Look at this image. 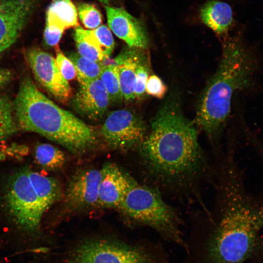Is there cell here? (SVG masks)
Here are the masks:
<instances>
[{
    "instance_id": "6da1fadb",
    "label": "cell",
    "mask_w": 263,
    "mask_h": 263,
    "mask_svg": "<svg viewBox=\"0 0 263 263\" xmlns=\"http://www.w3.org/2000/svg\"><path fill=\"white\" fill-rule=\"evenodd\" d=\"M198 129L170 96L150 122V130L139 146L153 181L162 194L198 198L200 185L210 171L200 145Z\"/></svg>"
},
{
    "instance_id": "7a4b0ae2",
    "label": "cell",
    "mask_w": 263,
    "mask_h": 263,
    "mask_svg": "<svg viewBox=\"0 0 263 263\" xmlns=\"http://www.w3.org/2000/svg\"><path fill=\"white\" fill-rule=\"evenodd\" d=\"M186 240L182 263H261L263 260V207L244 195L226 192Z\"/></svg>"
},
{
    "instance_id": "3957f363",
    "label": "cell",
    "mask_w": 263,
    "mask_h": 263,
    "mask_svg": "<svg viewBox=\"0 0 263 263\" xmlns=\"http://www.w3.org/2000/svg\"><path fill=\"white\" fill-rule=\"evenodd\" d=\"M256 68L255 55L242 41L234 38L225 42L218 69L199 99L193 121L216 152L220 150L232 96L251 84Z\"/></svg>"
},
{
    "instance_id": "277c9868",
    "label": "cell",
    "mask_w": 263,
    "mask_h": 263,
    "mask_svg": "<svg viewBox=\"0 0 263 263\" xmlns=\"http://www.w3.org/2000/svg\"><path fill=\"white\" fill-rule=\"evenodd\" d=\"M18 129L38 133L75 154H82L97 142L94 129L43 94L24 77L13 103Z\"/></svg>"
},
{
    "instance_id": "5b68a950",
    "label": "cell",
    "mask_w": 263,
    "mask_h": 263,
    "mask_svg": "<svg viewBox=\"0 0 263 263\" xmlns=\"http://www.w3.org/2000/svg\"><path fill=\"white\" fill-rule=\"evenodd\" d=\"M62 195L56 179L24 167L9 176L2 201L12 219L23 229L33 232L39 229L44 213Z\"/></svg>"
},
{
    "instance_id": "8992f818",
    "label": "cell",
    "mask_w": 263,
    "mask_h": 263,
    "mask_svg": "<svg viewBox=\"0 0 263 263\" xmlns=\"http://www.w3.org/2000/svg\"><path fill=\"white\" fill-rule=\"evenodd\" d=\"M64 263H169L164 252L133 245L113 237L85 238L75 245L64 258Z\"/></svg>"
},
{
    "instance_id": "52a82bcc",
    "label": "cell",
    "mask_w": 263,
    "mask_h": 263,
    "mask_svg": "<svg viewBox=\"0 0 263 263\" xmlns=\"http://www.w3.org/2000/svg\"><path fill=\"white\" fill-rule=\"evenodd\" d=\"M101 133L110 147L126 150L141 144L147 134V128L139 115L129 110L121 109L109 114Z\"/></svg>"
},
{
    "instance_id": "ba28073f",
    "label": "cell",
    "mask_w": 263,
    "mask_h": 263,
    "mask_svg": "<svg viewBox=\"0 0 263 263\" xmlns=\"http://www.w3.org/2000/svg\"><path fill=\"white\" fill-rule=\"evenodd\" d=\"M25 57L36 79L48 92L62 103L70 99L72 89L68 80L62 75L53 56L33 47L26 50Z\"/></svg>"
},
{
    "instance_id": "9c48e42d",
    "label": "cell",
    "mask_w": 263,
    "mask_h": 263,
    "mask_svg": "<svg viewBox=\"0 0 263 263\" xmlns=\"http://www.w3.org/2000/svg\"><path fill=\"white\" fill-rule=\"evenodd\" d=\"M35 5L36 0H0V54L16 41Z\"/></svg>"
},
{
    "instance_id": "30bf717a",
    "label": "cell",
    "mask_w": 263,
    "mask_h": 263,
    "mask_svg": "<svg viewBox=\"0 0 263 263\" xmlns=\"http://www.w3.org/2000/svg\"><path fill=\"white\" fill-rule=\"evenodd\" d=\"M100 170L98 206L119 209L126 194L135 181L113 163H106Z\"/></svg>"
},
{
    "instance_id": "8fae6325",
    "label": "cell",
    "mask_w": 263,
    "mask_h": 263,
    "mask_svg": "<svg viewBox=\"0 0 263 263\" xmlns=\"http://www.w3.org/2000/svg\"><path fill=\"white\" fill-rule=\"evenodd\" d=\"M100 170L87 169L77 171L71 177L65 192V201L74 208L98 206V188Z\"/></svg>"
},
{
    "instance_id": "7c38bea8",
    "label": "cell",
    "mask_w": 263,
    "mask_h": 263,
    "mask_svg": "<svg viewBox=\"0 0 263 263\" xmlns=\"http://www.w3.org/2000/svg\"><path fill=\"white\" fill-rule=\"evenodd\" d=\"M110 102L106 88L100 78H98L80 84L71 103L74 108L82 116L93 120H98L108 110Z\"/></svg>"
},
{
    "instance_id": "4fadbf2b",
    "label": "cell",
    "mask_w": 263,
    "mask_h": 263,
    "mask_svg": "<svg viewBox=\"0 0 263 263\" xmlns=\"http://www.w3.org/2000/svg\"><path fill=\"white\" fill-rule=\"evenodd\" d=\"M111 30L130 47L141 49L148 47V38L143 24L121 8L105 7Z\"/></svg>"
},
{
    "instance_id": "5bb4252c",
    "label": "cell",
    "mask_w": 263,
    "mask_h": 263,
    "mask_svg": "<svg viewBox=\"0 0 263 263\" xmlns=\"http://www.w3.org/2000/svg\"><path fill=\"white\" fill-rule=\"evenodd\" d=\"M141 50L129 47L114 60V64L118 67L122 97L128 101L135 98L134 86L137 69L140 63L147 57Z\"/></svg>"
},
{
    "instance_id": "9a60e30c",
    "label": "cell",
    "mask_w": 263,
    "mask_h": 263,
    "mask_svg": "<svg viewBox=\"0 0 263 263\" xmlns=\"http://www.w3.org/2000/svg\"><path fill=\"white\" fill-rule=\"evenodd\" d=\"M200 17L204 23L218 34L225 33L233 20L230 5L215 0L208 1L202 6Z\"/></svg>"
},
{
    "instance_id": "2e32d148",
    "label": "cell",
    "mask_w": 263,
    "mask_h": 263,
    "mask_svg": "<svg viewBox=\"0 0 263 263\" xmlns=\"http://www.w3.org/2000/svg\"><path fill=\"white\" fill-rule=\"evenodd\" d=\"M77 12L71 0H53L46 13V26L62 31L77 26Z\"/></svg>"
},
{
    "instance_id": "e0dca14e",
    "label": "cell",
    "mask_w": 263,
    "mask_h": 263,
    "mask_svg": "<svg viewBox=\"0 0 263 263\" xmlns=\"http://www.w3.org/2000/svg\"><path fill=\"white\" fill-rule=\"evenodd\" d=\"M78 28L84 40L99 53L103 60L110 56L114 49V41L107 26L101 25L94 30H84L79 26Z\"/></svg>"
},
{
    "instance_id": "ac0fdd59",
    "label": "cell",
    "mask_w": 263,
    "mask_h": 263,
    "mask_svg": "<svg viewBox=\"0 0 263 263\" xmlns=\"http://www.w3.org/2000/svg\"><path fill=\"white\" fill-rule=\"evenodd\" d=\"M34 156L37 163L49 170L61 169L66 162V157L63 151L48 143L38 144L35 149Z\"/></svg>"
},
{
    "instance_id": "d6986e66",
    "label": "cell",
    "mask_w": 263,
    "mask_h": 263,
    "mask_svg": "<svg viewBox=\"0 0 263 263\" xmlns=\"http://www.w3.org/2000/svg\"><path fill=\"white\" fill-rule=\"evenodd\" d=\"M68 58L75 67L76 76L79 84L99 78L104 66L101 62L93 61L78 53H70Z\"/></svg>"
},
{
    "instance_id": "ffe728a7",
    "label": "cell",
    "mask_w": 263,
    "mask_h": 263,
    "mask_svg": "<svg viewBox=\"0 0 263 263\" xmlns=\"http://www.w3.org/2000/svg\"><path fill=\"white\" fill-rule=\"evenodd\" d=\"M18 130L15 120L13 103L0 92V142L11 136Z\"/></svg>"
},
{
    "instance_id": "44dd1931",
    "label": "cell",
    "mask_w": 263,
    "mask_h": 263,
    "mask_svg": "<svg viewBox=\"0 0 263 263\" xmlns=\"http://www.w3.org/2000/svg\"><path fill=\"white\" fill-rule=\"evenodd\" d=\"M99 78L106 88L110 101L116 102L123 98L117 65L104 66Z\"/></svg>"
},
{
    "instance_id": "7402d4cb",
    "label": "cell",
    "mask_w": 263,
    "mask_h": 263,
    "mask_svg": "<svg viewBox=\"0 0 263 263\" xmlns=\"http://www.w3.org/2000/svg\"><path fill=\"white\" fill-rule=\"evenodd\" d=\"M79 17L84 26L94 30L100 26L102 16L99 10L94 6L86 3H80L77 5Z\"/></svg>"
},
{
    "instance_id": "603a6c76",
    "label": "cell",
    "mask_w": 263,
    "mask_h": 263,
    "mask_svg": "<svg viewBox=\"0 0 263 263\" xmlns=\"http://www.w3.org/2000/svg\"><path fill=\"white\" fill-rule=\"evenodd\" d=\"M74 38L79 55L96 62H101L103 60L99 53L84 40L80 32L78 26L75 29Z\"/></svg>"
},
{
    "instance_id": "cb8c5ba5",
    "label": "cell",
    "mask_w": 263,
    "mask_h": 263,
    "mask_svg": "<svg viewBox=\"0 0 263 263\" xmlns=\"http://www.w3.org/2000/svg\"><path fill=\"white\" fill-rule=\"evenodd\" d=\"M149 72L148 59L146 57L140 63L137 69L134 92L135 97L137 99H141L146 93V85Z\"/></svg>"
},
{
    "instance_id": "d4e9b609",
    "label": "cell",
    "mask_w": 263,
    "mask_h": 263,
    "mask_svg": "<svg viewBox=\"0 0 263 263\" xmlns=\"http://www.w3.org/2000/svg\"><path fill=\"white\" fill-rule=\"evenodd\" d=\"M56 60L58 68L67 80L73 79L76 76L75 68L72 62L62 53L57 45L56 47Z\"/></svg>"
},
{
    "instance_id": "484cf974",
    "label": "cell",
    "mask_w": 263,
    "mask_h": 263,
    "mask_svg": "<svg viewBox=\"0 0 263 263\" xmlns=\"http://www.w3.org/2000/svg\"><path fill=\"white\" fill-rule=\"evenodd\" d=\"M145 90L148 94L161 99L167 93V88L159 77L152 75L147 79Z\"/></svg>"
},
{
    "instance_id": "4316f807",
    "label": "cell",
    "mask_w": 263,
    "mask_h": 263,
    "mask_svg": "<svg viewBox=\"0 0 263 263\" xmlns=\"http://www.w3.org/2000/svg\"><path fill=\"white\" fill-rule=\"evenodd\" d=\"M244 138L263 162V139L250 131L246 133Z\"/></svg>"
},
{
    "instance_id": "83f0119b",
    "label": "cell",
    "mask_w": 263,
    "mask_h": 263,
    "mask_svg": "<svg viewBox=\"0 0 263 263\" xmlns=\"http://www.w3.org/2000/svg\"><path fill=\"white\" fill-rule=\"evenodd\" d=\"M63 32L57 29H53L45 26L44 32V40L48 45L57 46L60 41Z\"/></svg>"
},
{
    "instance_id": "f1b7e54d",
    "label": "cell",
    "mask_w": 263,
    "mask_h": 263,
    "mask_svg": "<svg viewBox=\"0 0 263 263\" xmlns=\"http://www.w3.org/2000/svg\"><path fill=\"white\" fill-rule=\"evenodd\" d=\"M11 77L12 73L9 70L0 68V88L8 84Z\"/></svg>"
},
{
    "instance_id": "f546056e",
    "label": "cell",
    "mask_w": 263,
    "mask_h": 263,
    "mask_svg": "<svg viewBox=\"0 0 263 263\" xmlns=\"http://www.w3.org/2000/svg\"><path fill=\"white\" fill-rule=\"evenodd\" d=\"M99 0L101 2L103 3L104 4H108L109 2L112 0Z\"/></svg>"
}]
</instances>
